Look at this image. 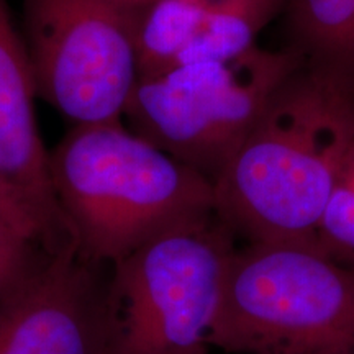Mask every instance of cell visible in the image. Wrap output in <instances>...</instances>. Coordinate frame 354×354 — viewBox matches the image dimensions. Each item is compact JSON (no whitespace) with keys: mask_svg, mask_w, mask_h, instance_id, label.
<instances>
[{"mask_svg":"<svg viewBox=\"0 0 354 354\" xmlns=\"http://www.w3.org/2000/svg\"><path fill=\"white\" fill-rule=\"evenodd\" d=\"M0 221L12 225V227L21 230V232L28 233L30 236L37 238L48 250L43 230L39 227L37 218L2 177H0Z\"/></svg>","mask_w":354,"mask_h":354,"instance_id":"5bb4252c","label":"cell"},{"mask_svg":"<svg viewBox=\"0 0 354 354\" xmlns=\"http://www.w3.org/2000/svg\"><path fill=\"white\" fill-rule=\"evenodd\" d=\"M318 241L333 258L354 261V141L336 172L318 227Z\"/></svg>","mask_w":354,"mask_h":354,"instance_id":"7c38bea8","label":"cell"},{"mask_svg":"<svg viewBox=\"0 0 354 354\" xmlns=\"http://www.w3.org/2000/svg\"><path fill=\"white\" fill-rule=\"evenodd\" d=\"M284 3L286 0H212L201 30L177 66L227 63L245 55L256 46L258 33Z\"/></svg>","mask_w":354,"mask_h":354,"instance_id":"8fae6325","label":"cell"},{"mask_svg":"<svg viewBox=\"0 0 354 354\" xmlns=\"http://www.w3.org/2000/svg\"><path fill=\"white\" fill-rule=\"evenodd\" d=\"M110 266L51 251L0 300V354H107Z\"/></svg>","mask_w":354,"mask_h":354,"instance_id":"52a82bcc","label":"cell"},{"mask_svg":"<svg viewBox=\"0 0 354 354\" xmlns=\"http://www.w3.org/2000/svg\"><path fill=\"white\" fill-rule=\"evenodd\" d=\"M32 69L7 0H0V177L28 207L50 251L74 245L51 179L35 113Z\"/></svg>","mask_w":354,"mask_h":354,"instance_id":"ba28073f","label":"cell"},{"mask_svg":"<svg viewBox=\"0 0 354 354\" xmlns=\"http://www.w3.org/2000/svg\"><path fill=\"white\" fill-rule=\"evenodd\" d=\"M351 354H354V353H351Z\"/></svg>","mask_w":354,"mask_h":354,"instance_id":"2e32d148","label":"cell"},{"mask_svg":"<svg viewBox=\"0 0 354 354\" xmlns=\"http://www.w3.org/2000/svg\"><path fill=\"white\" fill-rule=\"evenodd\" d=\"M37 95L74 127L122 123L138 82L140 8L112 0H21Z\"/></svg>","mask_w":354,"mask_h":354,"instance_id":"8992f818","label":"cell"},{"mask_svg":"<svg viewBox=\"0 0 354 354\" xmlns=\"http://www.w3.org/2000/svg\"><path fill=\"white\" fill-rule=\"evenodd\" d=\"M304 61L292 48L253 46L227 63L177 66L140 77L123 117L128 130L214 184L274 91Z\"/></svg>","mask_w":354,"mask_h":354,"instance_id":"5b68a950","label":"cell"},{"mask_svg":"<svg viewBox=\"0 0 354 354\" xmlns=\"http://www.w3.org/2000/svg\"><path fill=\"white\" fill-rule=\"evenodd\" d=\"M112 2L120 3V6L128 7V8H141L148 6V3H151L153 0H112Z\"/></svg>","mask_w":354,"mask_h":354,"instance_id":"9a60e30c","label":"cell"},{"mask_svg":"<svg viewBox=\"0 0 354 354\" xmlns=\"http://www.w3.org/2000/svg\"><path fill=\"white\" fill-rule=\"evenodd\" d=\"M74 246L112 266L215 215L214 184L122 125L74 127L50 153Z\"/></svg>","mask_w":354,"mask_h":354,"instance_id":"7a4b0ae2","label":"cell"},{"mask_svg":"<svg viewBox=\"0 0 354 354\" xmlns=\"http://www.w3.org/2000/svg\"><path fill=\"white\" fill-rule=\"evenodd\" d=\"M236 238L212 215L110 266L107 354H210V328Z\"/></svg>","mask_w":354,"mask_h":354,"instance_id":"277c9868","label":"cell"},{"mask_svg":"<svg viewBox=\"0 0 354 354\" xmlns=\"http://www.w3.org/2000/svg\"><path fill=\"white\" fill-rule=\"evenodd\" d=\"M209 343L233 354L354 353V266L300 243L234 248Z\"/></svg>","mask_w":354,"mask_h":354,"instance_id":"3957f363","label":"cell"},{"mask_svg":"<svg viewBox=\"0 0 354 354\" xmlns=\"http://www.w3.org/2000/svg\"><path fill=\"white\" fill-rule=\"evenodd\" d=\"M212 0H153L141 7L135 46L140 77L165 74L196 38Z\"/></svg>","mask_w":354,"mask_h":354,"instance_id":"30bf717a","label":"cell"},{"mask_svg":"<svg viewBox=\"0 0 354 354\" xmlns=\"http://www.w3.org/2000/svg\"><path fill=\"white\" fill-rule=\"evenodd\" d=\"M284 10L292 50L354 74V0H286Z\"/></svg>","mask_w":354,"mask_h":354,"instance_id":"9c48e42d","label":"cell"},{"mask_svg":"<svg viewBox=\"0 0 354 354\" xmlns=\"http://www.w3.org/2000/svg\"><path fill=\"white\" fill-rule=\"evenodd\" d=\"M51 253L28 233L0 221V300L41 264Z\"/></svg>","mask_w":354,"mask_h":354,"instance_id":"4fadbf2b","label":"cell"},{"mask_svg":"<svg viewBox=\"0 0 354 354\" xmlns=\"http://www.w3.org/2000/svg\"><path fill=\"white\" fill-rule=\"evenodd\" d=\"M353 141L354 74L304 61L214 183L215 215L246 243L320 248L322 215Z\"/></svg>","mask_w":354,"mask_h":354,"instance_id":"6da1fadb","label":"cell"}]
</instances>
